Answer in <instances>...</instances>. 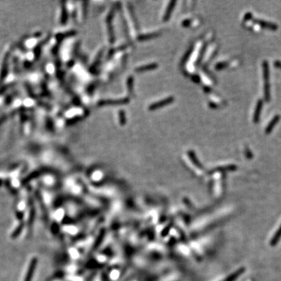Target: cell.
<instances>
[{"label": "cell", "instance_id": "cell-1", "mask_svg": "<svg viewBox=\"0 0 281 281\" xmlns=\"http://www.w3.org/2000/svg\"><path fill=\"white\" fill-rule=\"evenodd\" d=\"M264 67V79H265V98L266 101L269 100V70L266 61L263 63Z\"/></svg>", "mask_w": 281, "mask_h": 281}, {"label": "cell", "instance_id": "cell-2", "mask_svg": "<svg viewBox=\"0 0 281 281\" xmlns=\"http://www.w3.org/2000/svg\"><path fill=\"white\" fill-rule=\"evenodd\" d=\"M281 238V225L279 226L278 230H276V232L275 233L273 236V238L270 241V245H272V246H275V245H277L278 241H279V239Z\"/></svg>", "mask_w": 281, "mask_h": 281}, {"label": "cell", "instance_id": "cell-3", "mask_svg": "<svg viewBox=\"0 0 281 281\" xmlns=\"http://www.w3.org/2000/svg\"><path fill=\"white\" fill-rule=\"evenodd\" d=\"M255 22L259 24V25H261L263 28H270V29H276L277 28L276 24L270 22H266V21H264V20H255Z\"/></svg>", "mask_w": 281, "mask_h": 281}, {"label": "cell", "instance_id": "cell-4", "mask_svg": "<svg viewBox=\"0 0 281 281\" xmlns=\"http://www.w3.org/2000/svg\"><path fill=\"white\" fill-rule=\"evenodd\" d=\"M262 101L260 99V100H259V102H258L256 111H255V114H254V121H255V122H258V121H259V115H260V111H261L262 110Z\"/></svg>", "mask_w": 281, "mask_h": 281}, {"label": "cell", "instance_id": "cell-5", "mask_svg": "<svg viewBox=\"0 0 281 281\" xmlns=\"http://www.w3.org/2000/svg\"><path fill=\"white\" fill-rule=\"evenodd\" d=\"M279 116H276L275 117H273L272 121L269 124L268 127H267L266 129V134H269L271 132V130H273V127L275 126V124L278 122V120H279Z\"/></svg>", "mask_w": 281, "mask_h": 281}, {"label": "cell", "instance_id": "cell-6", "mask_svg": "<svg viewBox=\"0 0 281 281\" xmlns=\"http://www.w3.org/2000/svg\"><path fill=\"white\" fill-rule=\"evenodd\" d=\"M274 65H276L277 67L281 68V62H279V61H276V62L274 63Z\"/></svg>", "mask_w": 281, "mask_h": 281}]
</instances>
